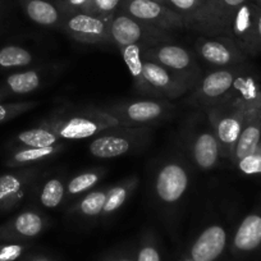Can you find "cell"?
Returning a JSON list of instances; mask_svg holds the SVG:
<instances>
[{
    "label": "cell",
    "mask_w": 261,
    "mask_h": 261,
    "mask_svg": "<svg viewBox=\"0 0 261 261\" xmlns=\"http://www.w3.org/2000/svg\"><path fill=\"white\" fill-rule=\"evenodd\" d=\"M260 97L261 86L252 76L246 73L222 101L202 109L219 140L222 158L230 159L246 115Z\"/></svg>",
    "instance_id": "obj_1"
},
{
    "label": "cell",
    "mask_w": 261,
    "mask_h": 261,
    "mask_svg": "<svg viewBox=\"0 0 261 261\" xmlns=\"http://www.w3.org/2000/svg\"><path fill=\"white\" fill-rule=\"evenodd\" d=\"M41 124L51 128L63 141L94 139L109 128L119 127L120 122L94 107H69L53 112Z\"/></svg>",
    "instance_id": "obj_2"
},
{
    "label": "cell",
    "mask_w": 261,
    "mask_h": 261,
    "mask_svg": "<svg viewBox=\"0 0 261 261\" xmlns=\"http://www.w3.org/2000/svg\"><path fill=\"white\" fill-rule=\"evenodd\" d=\"M152 132L149 125L109 128L91 139L89 151L97 159H113L137 151L151 142Z\"/></svg>",
    "instance_id": "obj_3"
},
{
    "label": "cell",
    "mask_w": 261,
    "mask_h": 261,
    "mask_svg": "<svg viewBox=\"0 0 261 261\" xmlns=\"http://www.w3.org/2000/svg\"><path fill=\"white\" fill-rule=\"evenodd\" d=\"M186 146L191 162L200 170L214 169L222 159L219 140L206 115L191 119L186 132Z\"/></svg>",
    "instance_id": "obj_4"
},
{
    "label": "cell",
    "mask_w": 261,
    "mask_h": 261,
    "mask_svg": "<svg viewBox=\"0 0 261 261\" xmlns=\"http://www.w3.org/2000/svg\"><path fill=\"white\" fill-rule=\"evenodd\" d=\"M124 127H141L155 124L169 118L175 110L174 105L165 99H140L122 101L102 108Z\"/></svg>",
    "instance_id": "obj_5"
},
{
    "label": "cell",
    "mask_w": 261,
    "mask_h": 261,
    "mask_svg": "<svg viewBox=\"0 0 261 261\" xmlns=\"http://www.w3.org/2000/svg\"><path fill=\"white\" fill-rule=\"evenodd\" d=\"M142 57L169 69L175 76L187 82L192 90L202 79L201 69L192 53L187 47L174 42H160L152 46L142 47Z\"/></svg>",
    "instance_id": "obj_6"
},
{
    "label": "cell",
    "mask_w": 261,
    "mask_h": 261,
    "mask_svg": "<svg viewBox=\"0 0 261 261\" xmlns=\"http://www.w3.org/2000/svg\"><path fill=\"white\" fill-rule=\"evenodd\" d=\"M110 40L119 49L129 45L149 47L160 42H173V36L169 31L150 26L119 11L110 21Z\"/></svg>",
    "instance_id": "obj_7"
},
{
    "label": "cell",
    "mask_w": 261,
    "mask_h": 261,
    "mask_svg": "<svg viewBox=\"0 0 261 261\" xmlns=\"http://www.w3.org/2000/svg\"><path fill=\"white\" fill-rule=\"evenodd\" d=\"M248 72L247 65L238 64L218 68L202 77L193 89L192 101L201 109L222 101L236 86L238 80Z\"/></svg>",
    "instance_id": "obj_8"
},
{
    "label": "cell",
    "mask_w": 261,
    "mask_h": 261,
    "mask_svg": "<svg viewBox=\"0 0 261 261\" xmlns=\"http://www.w3.org/2000/svg\"><path fill=\"white\" fill-rule=\"evenodd\" d=\"M190 179V170L182 160L170 159L163 163L154 179V192L158 201L167 206L178 204L187 192Z\"/></svg>",
    "instance_id": "obj_9"
},
{
    "label": "cell",
    "mask_w": 261,
    "mask_h": 261,
    "mask_svg": "<svg viewBox=\"0 0 261 261\" xmlns=\"http://www.w3.org/2000/svg\"><path fill=\"white\" fill-rule=\"evenodd\" d=\"M119 11L164 31L187 29L182 17L156 0H123Z\"/></svg>",
    "instance_id": "obj_10"
},
{
    "label": "cell",
    "mask_w": 261,
    "mask_h": 261,
    "mask_svg": "<svg viewBox=\"0 0 261 261\" xmlns=\"http://www.w3.org/2000/svg\"><path fill=\"white\" fill-rule=\"evenodd\" d=\"M195 51L204 62L218 68L245 64L248 60L247 55L238 47L234 40L227 35H202L195 42Z\"/></svg>",
    "instance_id": "obj_11"
},
{
    "label": "cell",
    "mask_w": 261,
    "mask_h": 261,
    "mask_svg": "<svg viewBox=\"0 0 261 261\" xmlns=\"http://www.w3.org/2000/svg\"><path fill=\"white\" fill-rule=\"evenodd\" d=\"M39 177L40 170L35 167L18 168L0 175V214H7L18 207L32 192Z\"/></svg>",
    "instance_id": "obj_12"
},
{
    "label": "cell",
    "mask_w": 261,
    "mask_h": 261,
    "mask_svg": "<svg viewBox=\"0 0 261 261\" xmlns=\"http://www.w3.org/2000/svg\"><path fill=\"white\" fill-rule=\"evenodd\" d=\"M110 21L90 13H73L64 16L62 30L73 40L84 44H112Z\"/></svg>",
    "instance_id": "obj_13"
},
{
    "label": "cell",
    "mask_w": 261,
    "mask_h": 261,
    "mask_svg": "<svg viewBox=\"0 0 261 261\" xmlns=\"http://www.w3.org/2000/svg\"><path fill=\"white\" fill-rule=\"evenodd\" d=\"M258 7L252 0H248L232 14L228 23L227 36L234 40L241 50L250 57H256L261 53L256 31V18Z\"/></svg>",
    "instance_id": "obj_14"
},
{
    "label": "cell",
    "mask_w": 261,
    "mask_h": 261,
    "mask_svg": "<svg viewBox=\"0 0 261 261\" xmlns=\"http://www.w3.org/2000/svg\"><path fill=\"white\" fill-rule=\"evenodd\" d=\"M49 227V218L41 212L23 210L0 225V242H31Z\"/></svg>",
    "instance_id": "obj_15"
},
{
    "label": "cell",
    "mask_w": 261,
    "mask_h": 261,
    "mask_svg": "<svg viewBox=\"0 0 261 261\" xmlns=\"http://www.w3.org/2000/svg\"><path fill=\"white\" fill-rule=\"evenodd\" d=\"M144 76L158 99L175 100L192 90L187 82L151 60L144 59Z\"/></svg>",
    "instance_id": "obj_16"
},
{
    "label": "cell",
    "mask_w": 261,
    "mask_h": 261,
    "mask_svg": "<svg viewBox=\"0 0 261 261\" xmlns=\"http://www.w3.org/2000/svg\"><path fill=\"white\" fill-rule=\"evenodd\" d=\"M156 2L164 4L165 7L179 14L185 19L187 29L195 30L207 36L223 35L218 24L199 0H156Z\"/></svg>",
    "instance_id": "obj_17"
},
{
    "label": "cell",
    "mask_w": 261,
    "mask_h": 261,
    "mask_svg": "<svg viewBox=\"0 0 261 261\" xmlns=\"http://www.w3.org/2000/svg\"><path fill=\"white\" fill-rule=\"evenodd\" d=\"M228 234L222 224H212L200 233L188 248V257L193 261H217L224 252Z\"/></svg>",
    "instance_id": "obj_18"
},
{
    "label": "cell",
    "mask_w": 261,
    "mask_h": 261,
    "mask_svg": "<svg viewBox=\"0 0 261 261\" xmlns=\"http://www.w3.org/2000/svg\"><path fill=\"white\" fill-rule=\"evenodd\" d=\"M261 247V201L251 210L236 229L230 243L234 255H248Z\"/></svg>",
    "instance_id": "obj_19"
},
{
    "label": "cell",
    "mask_w": 261,
    "mask_h": 261,
    "mask_svg": "<svg viewBox=\"0 0 261 261\" xmlns=\"http://www.w3.org/2000/svg\"><path fill=\"white\" fill-rule=\"evenodd\" d=\"M261 140V97L250 109L243 122L237 144L230 156V162L237 164L241 159L250 154Z\"/></svg>",
    "instance_id": "obj_20"
},
{
    "label": "cell",
    "mask_w": 261,
    "mask_h": 261,
    "mask_svg": "<svg viewBox=\"0 0 261 261\" xmlns=\"http://www.w3.org/2000/svg\"><path fill=\"white\" fill-rule=\"evenodd\" d=\"M26 16L42 27L60 29L64 14L55 0H18Z\"/></svg>",
    "instance_id": "obj_21"
},
{
    "label": "cell",
    "mask_w": 261,
    "mask_h": 261,
    "mask_svg": "<svg viewBox=\"0 0 261 261\" xmlns=\"http://www.w3.org/2000/svg\"><path fill=\"white\" fill-rule=\"evenodd\" d=\"M47 72L45 68H32L26 71L14 72L9 74L2 89L11 95H29L37 91L47 81Z\"/></svg>",
    "instance_id": "obj_22"
},
{
    "label": "cell",
    "mask_w": 261,
    "mask_h": 261,
    "mask_svg": "<svg viewBox=\"0 0 261 261\" xmlns=\"http://www.w3.org/2000/svg\"><path fill=\"white\" fill-rule=\"evenodd\" d=\"M64 149V145L60 144L53 145L49 147H24L17 146L12 150L11 154L6 159V167L11 169H18V168L31 167L36 163H44L54 158L62 150Z\"/></svg>",
    "instance_id": "obj_23"
},
{
    "label": "cell",
    "mask_w": 261,
    "mask_h": 261,
    "mask_svg": "<svg viewBox=\"0 0 261 261\" xmlns=\"http://www.w3.org/2000/svg\"><path fill=\"white\" fill-rule=\"evenodd\" d=\"M122 53L123 60H124L125 65H127L128 71H129L132 81H134V86L139 92L142 95H147L150 97H155L154 90L150 87L144 76V57H142V46L141 45H129L119 49Z\"/></svg>",
    "instance_id": "obj_24"
},
{
    "label": "cell",
    "mask_w": 261,
    "mask_h": 261,
    "mask_svg": "<svg viewBox=\"0 0 261 261\" xmlns=\"http://www.w3.org/2000/svg\"><path fill=\"white\" fill-rule=\"evenodd\" d=\"M65 183L59 175H50L42 180H37L34 190H36L37 202L45 209H55L65 200Z\"/></svg>",
    "instance_id": "obj_25"
},
{
    "label": "cell",
    "mask_w": 261,
    "mask_h": 261,
    "mask_svg": "<svg viewBox=\"0 0 261 261\" xmlns=\"http://www.w3.org/2000/svg\"><path fill=\"white\" fill-rule=\"evenodd\" d=\"M109 188H97L81 196V199L77 200L71 209L68 210V214L72 217H79L82 219H95L97 217H101L102 209H104L105 201H107V195Z\"/></svg>",
    "instance_id": "obj_26"
},
{
    "label": "cell",
    "mask_w": 261,
    "mask_h": 261,
    "mask_svg": "<svg viewBox=\"0 0 261 261\" xmlns=\"http://www.w3.org/2000/svg\"><path fill=\"white\" fill-rule=\"evenodd\" d=\"M139 186V178L136 175L128 177L119 182L118 185L109 187L107 195V201H105L104 209H102V218H109L114 215L120 207L124 206L132 193L136 191Z\"/></svg>",
    "instance_id": "obj_27"
},
{
    "label": "cell",
    "mask_w": 261,
    "mask_h": 261,
    "mask_svg": "<svg viewBox=\"0 0 261 261\" xmlns=\"http://www.w3.org/2000/svg\"><path fill=\"white\" fill-rule=\"evenodd\" d=\"M63 140L55 134L51 128L41 124L35 128L24 129L19 132L13 140L12 144L14 146H24V147H49L53 145L60 144Z\"/></svg>",
    "instance_id": "obj_28"
},
{
    "label": "cell",
    "mask_w": 261,
    "mask_h": 261,
    "mask_svg": "<svg viewBox=\"0 0 261 261\" xmlns=\"http://www.w3.org/2000/svg\"><path fill=\"white\" fill-rule=\"evenodd\" d=\"M104 175L105 169L102 168L89 169L76 174L65 183V199L69 200L73 197H79V196L81 197L85 193L92 191Z\"/></svg>",
    "instance_id": "obj_29"
},
{
    "label": "cell",
    "mask_w": 261,
    "mask_h": 261,
    "mask_svg": "<svg viewBox=\"0 0 261 261\" xmlns=\"http://www.w3.org/2000/svg\"><path fill=\"white\" fill-rule=\"evenodd\" d=\"M34 54L19 45L0 47V69L26 68L34 63Z\"/></svg>",
    "instance_id": "obj_30"
},
{
    "label": "cell",
    "mask_w": 261,
    "mask_h": 261,
    "mask_svg": "<svg viewBox=\"0 0 261 261\" xmlns=\"http://www.w3.org/2000/svg\"><path fill=\"white\" fill-rule=\"evenodd\" d=\"M136 261H164L162 246L154 232H145L136 247Z\"/></svg>",
    "instance_id": "obj_31"
},
{
    "label": "cell",
    "mask_w": 261,
    "mask_h": 261,
    "mask_svg": "<svg viewBox=\"0 0 261 261\" xmlns=\"http://www.w3.org/2000/svg\"><path fill=\"white\" fill-rule=\"evenodd\" d=\"M39 105L37 101H12V102H0V124L14 119L18 115L31 112L34 108Z\"/></svg>",
    "instance_id": "obj_32"
},
{
    "label": "cell",
    "mask_w": 261,
    "mask_h": 261,
    "mask_svg": "<svg viewBox=\"0 0 261 261\" xmlns=\"http://www.w3.org/2000/svg\"><path fill=\"white\" fill-rule=\"evenodd\" d=\"M236 167L245 175H250V177L261 175V140L256 145L255 149L250 154L246 155L243 159H241L236 164Z\"/></svg>",
    "instance_id": "obj_33"
},
{
    "label": "cell",
    "mask_w": 261,
    "mask_h": 261,
    "mask_svg": "<svg viewBox=\"0 0 261 261\" xmlns=\"http://www.w3.org/2000/svg\"><path fill=\"white\" fill-rule=\"evenodd\" d=\"M123 0H91L86 13L112 19L117 12H119Z\"/></svg>",
    "instance_id": "obj_34"
},
{
    "label": "cell",
    "mask_w": 261,
    "mask_h": 261,
    "mask_svg": "<svg viewBox=\"0 0 261 261\" xmlns=\"http://www.w3.org/2000/svg\"><path fill=\"white\" fill-rule=\"evenodd\" d=\"M31 247L30 242H0V261H19Z\"/></svg>",
    "instance_id": "obj_35"
},
{
    "label": "cell",
    "mask_w": 261,
    "mask_h": 261,
    "mask_svg": "<svg viewBox=\"0 0 261 261\" xmlns=\"http://www.w3.org/2000/svg\"><path fill=\"white\" fill-rule=\"evenodd\" d=\"M91 0H59L58 7L64 16L73 13H86Z\"/></svg>",
    "instance_id": "obj_36"
},
{
    "label": "cell",
    "mask_w": 261,
    "mask_h": 261,
    "mask_svg": "<svg viewBox=\"0 0 261 261\" xmlns=\"http://www.w3.org/2000/svg\"><path fill=\"white\" fill-rule=\"evenodd\" d=\"M100 261H136V248H117L105 253Z\"/></svg>",
    "instance_id": "obj_37"
},
{
    "label": "cell",
    "mask_w": 261,
    "mask_h": 261,
    "mask_svg": "<svg viewBox=\"0 0 261 261\" xmlns=\"http://www.w3.org/2000/svg\"><path fill=\"white\" fill-rule=\"evenodd\" d=\"M248 0H219L220 11H222L223 18H224L225 24H227V32H228V23L232 17V14L240 8L242 4H245Z\"/></svg>",
    "instance_id": "obj_38"
},
{
    "label": "cell",
    "mask_w": 261,
    "mask_h": 261,
    "mask_svg": "<svg viewBox=\"0 0 261 261\" xmlns=\"http://www.w3.org/2000/svg\"><path fill=\"white\" fill-rule=\"evenodd\" d=\"M19 261H58L57 258H54L53 256H50L49 253L40 252V251H31L24 253Z\"/></svg>",
    "instance_id": "obj_39"
},
{
    "label": "cell",
    "mask_w": 261,
    "mask_h": 261,
    "mask_svg": "<svg viewBox=\"0 0 261 261\" xmlns=\"http://www.w3.org/2000/svg\"><path fill=\"white\" fill-rule=\"evenodd\" d=\"M256 31H257L258 46H260V50H261V8L260 7H258V11H257V18H256Z\"/></svg>",
    "instance_id": "obj_40"
},
{
    "label": "cell",
    "mask_w": 261,
    "mask_h": 261,
    "mask_svg": "<svg viewBox=\"0 0 261 261\" xmlns=\"http://www.w3.org/2000/svg\"><path fill=\"white\" fill-rule=\"evenodd\" d=\"M8 96H9V95L7 94V92L4 91V90L2 89V87H0V102L3 101V100L6 99V97H8Z\"/></svg>",
    "instance_id": "obj_41"
},
{
    "label": "cell",
    "mask_w": 261,
    "mask_h": 261,
    "mask_svg": "<svg viewBox=\"0 0 261 261\" xmlns=\"http://www.w3.org/2000/svg\"><path fill=\"white\" fill-rule=\"evenodd\" d=\"M178 261H193V260L191 257H188V256H186V257L180 258V260H178Z\"/></svg>",
    "instance_id": "obj_42"
},
{
    "label": "cell",
    "mask_w": 261,
    "mask_h": 261,
    "mask_svg": "<svg viewBox=\"0 0 261 261\" xmlns=\"http://www.w3.org/2000/svg\"><path fill=\"white\" fill-rule=\"evenodd\" d=\"M252 2L256 4V6L260 7V8H261V0H252Z\"/></svg>",
    "instance_id": "obj_43"
},
{
    "label": "cell",
    "mask_w": 261,
    "mask_h": 261,
    "mask_svg": "<svg viewBox=\"0 0 261 261\" xmlns=\"http://www.w3.org/2000/svg\"><path fill=\"white\" fill-rule=\"evenodd\" d=\"M55 2H59V0H55Z\"/></svg>",
    "instance_id": "obj_44"
}]
</instances>
